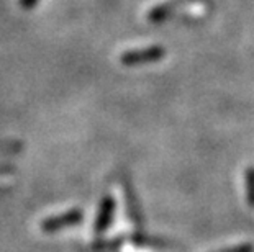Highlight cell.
Here are the masks:
<instances>
[{
	"instance_id": "obj_1",
	"label": "cell",
	"mask_w": 254,
	"mask_h": 252,
	"mask_svg": "<svg viewBox=\"0 0 254 252\" xmlns=\"http://www.w3.org/2000/svg\"><path fill=\"white\" fill-rule=\"evenodd\" d=\"M164 56V50L161 46H151L144 48V50H134L128 51L122 54V64L127 66H136V64H146V62H153L159 61Z\"/></svg>"
},
{
	"instance_id": "obj_2",
	"label": "cell",
	"mask_w": 254,
	"mask_h": 252,
	"mask_svg": "<svg viewBox=\"0 0 254 252\" xmlns=\"http://www.w3.org/2000/svg\"><path fill=\"white\" fill-rule=\"evenodd\" d=\"M80 219H82V213H80V210H72V211L61 214V216L45 219V221L41 223V229L46 233H53L61 228H66V226H71V224L79 223Z\"/></svg>"
},
{
	"instance_id": "obj_5",
	"label": "cell",
	"mask_w": 254,
	"mask_h": 252,
	"mask_svg": "<svg viewBox=\"0 0 254 252\" xmlns=\"http://www.w3.org/2000/svg\"><path fill=\"white\" fill-rule=\"evenodd\" d=\"M215 252H254V246L250 243H245V244H238V246H233V248H225Z\"/></svg>"
},
{
	"instance_id": "obj_3",
	"label": "cell",
	"mask_w": 254,
	"mask_h": 252,
	"mask_svg": "<svg viewBox=\"0 0 254 252\" xmlns=\"http://www.w3.org/2000/svg\"><path fill=\"white\" fill-rule=\"evenodd\" d=\"M113 208H115V202H113V198L105 197L104 202H102V205H100L97 219H95V231L97 233H102L110 224L112 216H113Z\"/></svg>"
},
{
	"instance_id": "obj_6",
	"label": "cell",
	"mask_w": 254,
	"mask_h": 252,
	"mask_svg": "<svg viewBox=\"0 0 254 252\" xmlns=\"http://www.w3.org/2000/svg\"><path fill=\"white\" fill-rule=\"evenodd\" d=\"M35 0H23V5L25 7H30V5H33Z\"/></svg>"
},
{
	"instance_id": "obj_4",
	"label": "cell",
	"mask_w": 254,
	"mask_h": 252,
	"mask_svg": "<svg viewBox=\"0 0 254 252\" xmlns=\"http://www.w3.org/2000/svg\"><path fill=\"white\" fill-rule=\"evenodd\" d=\"M246 200L248 205L254 206V167L246 170Z\"/></svg>"
}]
</instances>
